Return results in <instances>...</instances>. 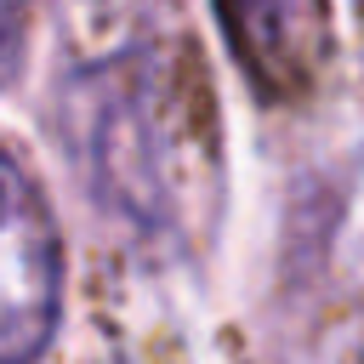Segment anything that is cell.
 <instances>
[{
    "instance_id": "cell-1",
    "label": "cell",
    "mask_w": 364,
    "mask_h": 364,
    "mask_svg": "<svg viewBox=\"0 0 364 364\" xmlns=\"http://www.w3.org/2000/svg\"><path fill=\"white\" fill-rule=\"evenodd\" d=\"M63 142L108 216L142 233L176 216V131L171 91L148 51L102 57L63 85Z\"/></svg>"
},
{
    "instance_id": "cell-2",
    "label": "cell",
    "mask_w": 364,
    "mask_h": 364,
    "mask_svg": "<svg viewBox=\"0 0 364 364\" xmlns=\"http://www.w3.org/2000/svg\"><path fill=\"white\" fill-rule=\"evenodd\" d=\"M63 318V228L46 188L0 142V364H40Z\"/></svg>"
},
{
    "instance_id": "cell-3",
    "label": "cell",
    "mask_w": 364,
    "mask_h": 364,
    "mask_svg": "<svg viewBox=\"0 0 364 364\" xmlns=\"http://www.w3.org/2000/svg\"><path fill=\"white\" fill-rule=\"evenodd\" d=\"M222 28L267 97L296 91L318 57V0H216Z\"/></svg>"
},
{
    "instance_id": "cell-4",
    "label": "cell",
    "mask_w": 364,
    "mask_h": 364,
    "mask_svg": "<svg viewBox=\"0 0 364 364\" xmlns=\"http://www.w3.org/2000/svg\"><path fill=\"white\" fill-rule=\"evenodd\" d=\"M28 11H34V0H0V91H6V85L17 80V68H23Z\"/></svg>"
}]
</instances>
